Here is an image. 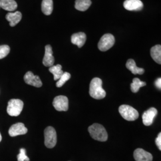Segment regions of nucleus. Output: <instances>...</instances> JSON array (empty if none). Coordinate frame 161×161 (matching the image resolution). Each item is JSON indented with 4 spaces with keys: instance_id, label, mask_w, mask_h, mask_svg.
<instances>
[{
    "instance_id": "7ed1b4c3",
    "label": "nucleus",
    "mask_w": 161,
    "mask_h": 161,
    "mask_svg": "<svg viewBox=\"0 0 161 161\" xmlns=\"http://www.w3.org/2000/svg\"><path fill=\"white\" fill-rule=\"evenodd\" d=\"M119 112L122 118L127 121H135L139 116V114L137 110L127 104L120 106L119 108Z\"/></svg>"
},
{
    "instance_id": "4be33fe9",
    "label": "nucleus",
    "mask_w": 161,
    "mask_h": 161,
    "mask_svg": "<svg viewBox=\"0 0 161 161\" xmlns=\"http://www.w3.org/2000/svg\"><path fill=\"white\" fill-rule=\"evenodd\" d=\"M146 83L143 81H142L137 78H135L133 79L132 82L131 84V90L132 92H137L140 88L142 86H145Z\"/></svg>"
},
{
    "instance_id": "c85d7f7f",
    "label": "nucleus",
    "mask_w": 161,
    "mask_h": 161,
    "mask_svg": "<svg viewBox=\"0 0 161 161\" xmlns=\"http://www.w3.org/2000/svg\"><path fill=\"white\" fill-rule=\"evenodd\" d=\"M0 8H1V7H0Z\"/></svg>"
},
{
    "instance_id": "423d86ee",
    "label": "nucleus",
    "mask_w": 161,
    "mask_h": 161,
    "mask_svg": "<svg viewBox=\"0 0 161 161\" xmlns=\"http://www.w3.org/2000/svg\"><path fill=\"white\" fill-rule=\"evenodd\" d=\"M115 42V37L113 35L110 34L104 35L98 42V49L102 52L108 51L114 46Z\"/></svg>"
},
{
    "instance_id": "f257e3e1",
    "label": "nucleus",
    "mask_w": 161,
    "mask_h": 161,
    "mask_svg": "<svg viewBox=\"0 0 161 161\" xmlns=\"http://www.w3.org/2000/svg\"><path fill=\"white\" fill-rule=\"evenodd\" d=\"M90 95L95 99H102L105 97L106 93L102 88V80L98 78H93L90 84Z\"/></svg>"
},
{
    "instance_id": "1a4fd4ad",
    "label": "nucleus",
    "mask_w": 161,
    "mask_h": 161,
    "mask_svg": "<svg viewBox=\"0 0 161 161\" xmlns=\"http://www.w3.org/2000/svg\"><path fill=\"white\" fill-rule=\"evenodd\" d=\"M24 80L27 84L35 87L40 88L42 86V83L40 77L37 75H34V74L31 71H28L26 73L24 76Z\"/></svg>"
},
{
    "instance_id": "39448f33",
    "label": "nucleus",
    "mask_w": 161,
    "mask_h": 161,
    "mask_svg": "<svg viewBox=\"0 0 161 161\" xmlns=\"http://www.w3.org/2000/svg\"><path fill=\"white\" fill-rule=\"evenodd\" d=\"M44 144L49 149L53 148L57 143V133L52 127H47L44 130Z\"/></svg>"
},
{
    "instance_id": "a878e982",
    "label": "nucleus",
    "mask_w": 161,
    "mask_h": 161,
    "mask_svg": "<svg viewBox=\"0 0 161 161\" xmlns=\"http://www.w3.org/2000/svg\"><path fill=\"white\" fill-rule=\"evenodd\" d=\"M156 144L158 146L159 150H161V133L159 132L157 138H156Z\"/></svg>"
},
{
    "instance_id": "6e6552de",
    "label": "nucleus",
    "mask_w": 161,
    "mask_h": 161,
    "mask_svg": "<svg viewBox=\"0 0 161 161\" xmlns=\"http://www.w3.org/2000/svg\"><path fill=\"white\" fill-rule=\"evenodd\" d=\"M158 114V110L155 108H151L146 112H144L142 115L143 123L146 126L151 125Z\"/></svg>"
},
{
    "instance_id": "393cba45",
    "label": "nucleus",
    "mask_w": 161,
    "mask_h": 161,
    "mask_svg": "<svg viewBox=\"0 0 161 161\" xmlns=\"http://www.w3.org/2000/svg\"><path fill=\"white\" fill-rule=\"evenodd\" d=\"M18 161H29V158L26 155V150L22 148L20 150V153L17 155Z\"/></svg>"
},
{
    "instance_id": "a211bd4d",
    "label": "nucleus",
    "mask_w": 161,
    "mask_h": 161,
    "mask_svg": "<svg viewBox=\"0 0 161 161\" xmlns=\"http://www.w3.org/2000/svg\"><path fill=\"white\" fill-rule=\"evenodd\" d=\"M151 57L157 64H161V46L156 45L150 50Z\"/></svg>"
},
{
    "instance_id": "4468645a",
    "label": "nucleus",
    "mask_w": 161,
    "mask_h": 161,
    "mask_svg": "<svg viewBox=\"0 0 161 161\" xmlns=\"http://www.w3.org/2000/svg\"><path fill=\"white\" fill-rule=\"evenodd\" d=\"M86 36L84 32H78L72 35L71 36V42L73 44L80 48L84 45L86 41Z\"/></svg>"
},
{
    "instance_id": "5701e85b",
    "label": "nucleus",
    "mask_w": 161,
    "mask_h": 161,
    "mask_svg": "<svg viewBox=\"0 0 161 161\" xmlns=\"http://www.w3.org/2000/svg\"><path fill=\"white\" fill-rule=\"evenodd\" d=\"M71 75L68 73V72H64L63 75L61 76V77L59 78V80H58V82H56V86L58 88L62 87L64 86V84L69 80L70 78Z\"/></svg>"
},
{
    "instance_id": "f3484780",
    "label": "nucleus",
    "mask_w": 161,
    "mask_h": 161,
    "mask_svg": "<svg viewBox=\"0 0 161 161\" xmlns=\"http://www.w3.org/2000/svg\"><path fill=\"white\" fill-rule=\"evenodd\" d=\"M126 67L127 69L130 70L134 75H142L144 73V69L137 67L135 61L131 58L128 60L126 64Z\"/></svg>"
},
{
    "instance_id": "f03ea898",
    "label": "nucleus",
    "mask_w": 161,
    "mask_h": 161,
    "mask_svg": "<svg viewBox=\"0 0 161 161\" xmlns=\"http://www.w3.org/2000/svg\"><path fill=\"white\" fill-rule=\"evenodd\" d=\"M88 132L93 139L99 142L107 141L108 136L104 127L99 124H94L88 127Z\"/></svg>"
},
{
    "instance_id": "9b49d317",
    "label": "nucleus",
    "mask_w": 161,
    "mask_h": 161,
    "mask_svg": "<svg viewBox=\"0 0 161 161\" xmlns=\"http://www.w3.org/2000/svg\"><path fill=\"white\" fill-rule=\"evenodd\" d=\"M134 158L136 161H152L153 156L143 149L138 148L134 152Z\"/></svg>"
},
{
    "instance_id": "6ab92c4d",
    "label": "nucleus",
    "mask_w": 161,
    "mask_h": 161,
    "mask_svg": "<svg viewBox=\"0 0 161 161\" xmlns=\"http://www.w3.org/2000/svg\"><path fill=\"white\" fill-rule=\"evenodd\" d=\"M41 10L45 15H50L53 10V0H42L41 4Z\"/></svg>"
},
{
    "instance_id": "0eeeda50",
    "label": "nucleus",
    "mask_w": 161,
    "mask_h": 161,
    "mask_svg": "<svg viewBox=\"0 0 161 161\" xmlns=\"http://www.w3.org/2000/svg\"><path fill=\"white\" fill-rule=\"evenodd\" d=\"M53 105L58 111H67L69 109L68 98L64 96H58L54 98Z\"/></svg>"
},
{
    "instance_id": "9d476101",
    "label": "nucleus",
    "mask_w": 161,
    "mask_h": 161,
    "mask_svg": "<svg viewBox=\"0 0 161 161\" xmlns=\"http://www.w3.org/2000/svg\"><path fill=\"white\" fill-rule=\"evenodd\" d=\"M28 132V129L23 123L19 122L13 124L8 130V134L11 137H16L20 135H23Z\"/></svg>"
},
{
    "instance_id": "2eb2a0df",
    "label": "nucleus",
    "mask_w": 161,
    "mask_h": 161,
    "mask_svg": "<svg viewBox=\"0 0 161 161\" xmlns=\"http://www.w3.org/2000/svg\"><path fill=\"white\" fill-rule=\"evenodd\" d=\"M6 19L9 22L10 26L14 27L17 23H19L22 19V13L20 12H16L14 13H8L6 15Z\"/></svg>"
},
{
    "instance_id": "b1692460",
    "label": "nucleus",
    "mask_w": 161,
    "mask_h": 161,
    "mask_svg": "<svg viewBox=\"0 0 161 161\" xmlns=\"http://www.w3.org/2000/svg\"><path fill=\"white\" fill-rule=\"evenodd\" d=\"M10 51V47L7 45L0 46V59L6 57Z\"/></svg>"
},
{
    "instance_id": "f8f14e48",
    "label": "nucleus",
    "mask_w": 161,
    "mask_h": 161,
    "mask_svg": "<svg viewBox=\"0 0 161 161\" xmlns=\"http://www.w3.org/2000/svg\"><path fill=\"white\" fill-rule=\"evenodd\" d=\"M124 7L129 11H140L143 8V4L140 0H125Z\"/></svg>"
},
{
    "instance_id": "bb28decb",
    "label": "nucleus",
    "mask_w": 161,
    "mask_h": 161,
    "mask_svg": "<svg viewBox=\"0 0 161 161\" xmlns=\"http://www.w3.org/2000/svg\"><path fill=\"white\" fill-rule=\"evenodd\" d=\"M155 86L158 88H159V90L161 89V78H159L155 80Z\"/></svg>"
},
{
    "instance_id": "20e7f679",
    "label": "nucleus",
    "mask_w": 161,
    "mask_h": 161,
    "mask_svg": "<svg viewBox=\"0 0 161 161\" xmlns=\"http://www.w3.org/2000/svg\"><path fill=\"white\" fill-rule=\"evenodd\" d=\"M23 108V102L19 99H12L8 102L7 112L12 116H17L20 114Z\"/></svg>"
},
{
    "instance_id": "ddd939ff",
    "label": "nucleus",
    "mask_w": 161,
    "mask_h": 161,
    "mask_svg": "<svg viewBox=\"0 0 161 161\" xmlns=\"http://www.w3.org/2000/svg\"><path fill=\"white\" fill-rule=\"evenodd\" d=\"M42 64L47 67H51L54 64V58L53 55L52 47L50 45H47L45 47V54Z\"/></svg>"
},
{
    "instance_id": "412c9836",
    "label": "nucleus",
    "mask_w": 161,
    "mask_h": 161,
    "mask_svg": "<svg viewBox=\"0 0 161 161\" xmlns=\"http://www.w3.org/2000/svg\"><path fill=\"white\" fill-rule=\"evenodd\" d=\"M49 71L54 76V80H58L64 73L62 70V66L60 64H57L55 66L53 65L50 67Z\"/></svg>"
},
{
    "instance_id": "aec40b11",
    "label": "nucleus",
    "mask_w": 161,
    "mask_h": 161,
    "mask_svg": "<svg viewBox=\"0 0 161 161\" xmlns=\"http://www.w3.org/2000/svg\"><path fill=\"white\" fill-rule=\"evenodd\" d=\"M91 4V0H76L75 7L79 11L84 12L90 7Z\"/></svg>"
},
{
    "instance_id": "dca6fc26",
    "label": "nucleus",
    "mask_w": 161,
    "mask_h": 161,
    "mask_svg": "<svg viewBox=\"0 0 161 161\" xmlns=\"http://www.w3.org/2000/svg\"><path fill=\"white\" fill-rule=\"evenodd\" d=\"M0 7L5 10L13 12L17 8V4L14 0H0Z\"/></svg>"
},
{
    "instance_id": "cd10ccee",
    "label": "nucleus",
    "mask_w": 161,
    "mask_h": 161,
    "mask_svg": "<svg viewBox=\"0 0 161 161\" xmlns=\"http://www.w3.org/2000/svg\"><path fill=\"white\" fill-rule=\"evenodd\" d=\"M1 140H2V136H1V134L0 133V142H1Z\"/></svg>"
}]
</instances>
